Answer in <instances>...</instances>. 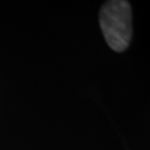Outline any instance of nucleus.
<instances>
[{
	"label": "nucleus",
	"instance_id": "f257e3e1",
	"mask_svg": "<svg viewBox=\"0 0 150 150\" xmlns=\"http://www.w3.org/2000/svg\"><path fill=\"white\" fill-rule=\"evenodd\" d=\"M100 25L108 45L116 52H122L132 39V10L125 0H111L102 6Z\"/></svg>",
	"mask_w": 150,
	"mask_h": 150
}]
</instances>
